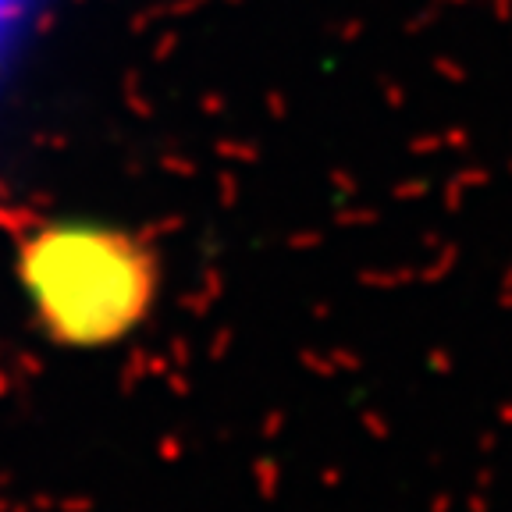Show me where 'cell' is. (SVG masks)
Instances as JSON below:
<instances>
[{"mask_svg": "<svg viewBox=\"0 0 512 512\" xmlns=\"http://www.w3.org/2000/svg\"><path fill=\"white\" fill-rule=\"evenodd\" d=\"M36 285L64 324L82 331L111 328L136 292L132 260L104 239H54L36 253Z\"/></svg>", "mask_w": 512, "mask_h": 512, "instance_id": "cell-1", "label": "cell"}]
</instances>
